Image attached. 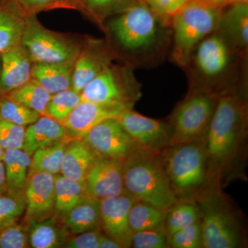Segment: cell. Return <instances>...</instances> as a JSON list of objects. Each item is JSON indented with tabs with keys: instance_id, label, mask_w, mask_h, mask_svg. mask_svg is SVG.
<instances>
[{
	"instance_id": "cell-1",
	"label": "cell",
	"mask_w": 248,
	"mask_h": 248,
	"mask_svg": "<svg viewBox=\"0 0 248 248\" xmlns=\"http://www.w3.org/2000/svg\"><path fill=\"white\" fill-rule=\"evenodd\" d=\"M246 99L234 89L219 93L205 138L209 177L221 185L240 162L247 136Z\"/></svg>"
},
{
	"instance_id": "cell-2",
	"label": "cell",
	"mask_w": 248,
	"mask_h": 248,
	"mask_svg": "<svg viewBox=\"0 0 248 248\" xmlns=\"http://www.w3.org/2000/svg\"><path fill=\"white\" fill-rule=\"evenodd\" d=\"M125 193L136 201L166 210L179 200L173 191L161 154L138 151L124 161Z\"/></svg>"
},
{
	"instance_id": "cell-3",
	"label": "cell",
	"mask_w": 248,
	"mask_h": 248,
	"mask_svg": "<svg viewBox=\"0 0 248 248\" xmlns=\"http://www.w3.org/2000/svg\"><path fill=\"white\" fill-rule=\"evenodd\" d=\"M170 184L178 199L195 202L210 185L204 138L170 145L161 153Z\"/></svg>"
},
{
	"instance_id": "cell-4",
	"label": "cell",
	"mask_w": 248,
	"mask_h": 248,
	"mask_svg": "<svg viewBox=\"0 0 248 248\" xmlns=\"http://www.w3.org/2000/svg\"><path fill=\"white\" fill-rule=\"evenodd\" d=\"M204 248H237L244 245L239 218L220 189L212 184L197 195Z\"/></svg>"
},
{
	"instance_id": "cell-5",
	"label": "cell",
	"mask_w": 248,
	"mask_h": 248,
	"mask_svg": "<svg viewBox=\"0 0 248 248\" xmlns=\"http://www.w3.org/2000/svg\"><path fill=\"white\" fill-rule=\"evenodd\" d=\"M223 11L205 0H190L171 17L174 62L182 66L190 63L197 46L218 29Z\"/></svg>"
},
{
	"instance_id": "cell-6",
	"label": "cell",
	"mask_w": 248,
	"mask_h": 248,
	"mask_svg": "<svg viewBox=\"0 0 248 248\" xmlns=\"http://www.w3.org/2000/svg\"><path fill=\"white\" fill-rule=\"evenodd\" d=\"M219 93L195 88L180 103L170 122L171 145L205 138Z\"/></svg>"
},
{
	"instance_id": "cell-7",
	"label": "cell",
	"mask_w": 248,
	"mask_h": 248,
	"mask_svg": "<svg viewBox=\"0 0 248 248\" xmlns=\"http://www.w3.org/2000/svg\"><path fill=\"white\" fill-rule=\"evenodd\" d=\"M161 19L146 2L137 1L111 21L110 29L124 48L140 53L156 43Z\"/></svg>"
},
{
	"instance_id": "cell-8",
	"label": "cell",
	"mask_w": 248,
	"mask_h": 248,
	"mask_svg": "<svg viewBox=\"0 0 248 248\" xmlns=\"http://www.w3.org/2000/svg\"><path fill=\"white\" fill-rule=\"evenodd\" d=\"M81 101L112 104L133 109L141 97V85L130 68L107 65L85 86Z\"/></svg>"
},
{
	"instance_id": "cell-9",
	"label": "cell",
	"mask_w": 248,
	"mask_h": 248,
	"mask_svg": "<svg viewBox=\"0 0 248 248\" xmlns=\"http://www.w3.org/2000/svg\"><path fill=\"white\" fill-rule=\"evenodd\" d=\"M21 45L34 63H63L78 58L74 46L42 27L33 17L25 21Z\"/></svg>"
},
{
	"instance_id": "cell-10",
	"label": "cell",
	"mask_w": 248,
	"mask_h": 248,
	"mask_svg": "<svg viewBox=\"0 0 248 248\" xmlns=\"http://www.w3.org/2000/svg\"><path fill=\"white\" fill-rule=\"evenodd\" d=\"M99 157L125 161L138 151L118 118L103 121L82 138Z\"/></svg>"
},
{
	"instance_id": "cell-11",
	"label": "cell",
	"mask_w": 248,
	"mask_h": 248,
	"mask_svg": "<svg viewBox=\"0 0 248 248\" xmlns=\"http://www.w3.org/2000/svg\"><path fill=\"white\" fill-rule=\"evenodd\" d=\"M117 118L138 151L161 154L170 146L172 130L170 123L140 115L132 109L124 110Z\"/></svg>"
},
{
	"instance_id": "cell-12",
	"label": "cell",
	"mask_w": 248,
	"mask_h": 248,
	"mask_svg": "<svg viewBox=\"0 0 248 248\" xmlns=\"http://www.w3.org/2000/svg\"><path fill=\"white\" fill-rule=\"evenodd\" d=\"M235 50L218 29L197 46L191 59L197 73L205 79H218L229 70Z\"/></svg>"
},
{
	"instance_id": "cell-13",
	"label": "cell",
	"mask_w": 248,
	"mask_h": 248,
	"mask_svg": "<svg viewBox=\"0 0 248 248\" xmlns=\"http://www.w3.org/2000/svg\"><path fill=\"white\" fill-rule=\"evenodd\" d=\"M26 208L23 222L42 221L55 211V175L38 172L29 176L24 190Z\"/></svg>"
},
{
	"instance_id": "cell-14",
	"label": "cell",
	"mask_w": 248,
	"mask_h": 248,
	"mask_svg": "<svg viewBox=\"0 0 248 248\" xmlns=\"http://www.w3.org/2000/svg\"><path fill=\"white\" fill-rule=\"evenodd\" d=\"M123 164L118 160L98 157L84 181L88 196L101 201L125 193Z\"/></svg>"
},
{
	"instance_id": "cell-15",
	"label": "cell",
	"mask_w": 248,
	"mask_h": 248,
	"mask_svg": "<svg viewBox=\"0 0 248 248\" xmlns=\"http://www.w3.org/2000/svg\"><path fill=\"white\" fill-rule=\"evenodd\" d=\"M135 201L125 192L99 201L101 229L122 248H131L133 232L129 226L128 214Z\"/></svg>"
},
{
	"instance_id": "cell-16",
	"label": "cell",
	"mask_w": 248,
	"mask_h": 248,
	"mask_svg": "<svg viewBox=\"0 0 248 248\" xmlns=\"http://www.w3.org/2000/svg\"><path fill=\"white\" fill-rule=\"evenodd\" d=\"M125 110L128 109L121 106L81 101L62 124L70 140H81L97 124L117 118Z\"/></svg>"
},
{
	"instance_id": "cell-17",
	"label": "cell",
	"mask_w": 248,
	"mask_h": 248,
	"mask_svg": "<svg viewBox=\"0 0 248 248\" xmlns=\"http://www.w3.org/2000/svg\"><path fill=\"white\" fill-rule=\"evenodd\" d=\"M0 96H2L32 79V61L21 44L0 54Z\"/></svg>"
},
{
	"instance_id": "cell-18",
	"label": "cell",
	"mask_w": 248,
	"mask_h": 248,
	"mask_svg": "<svg viewBox=\"0 0 248 248\" xmlns=\"http://www.w3.org/2000/svg\"><path fill=\"white\" fill-rule=\"evenodd\" d=\"M63 124L47 115H42L26 128L22 149L29 156L37 150L59 142L69 141Z\"/></svg>"
},
{
	"instance_id": "cell-19",
	"label": "cell",
	"mask_w": 248,
	"mask_h": 248,
	"mask_svg": "<svg viewBox=\"0 0 248 248\" xmlns=\"http://www.w3.org/2000/svg\"><path fill=\"white\" fill-rule=\"evenodd\" d=\"M98 157L83 139L70 140L62 159L61 174L72 180L85 181Z\"/></svg>"
},
{
	"instance_id": "cell-20",
	"label": "cell",
	"mask_w": 248,
	"mask_h": 248,
	"mask_svg": "<svg viewBox=\"0 0 248 248\" xmlns=\"http://www.w3.org/2000/svg\"><path fill=\"white\" fill-rule=\"evenodd\" d=\"M226 9L217 29L235 50H246L248 45V3L232 5Z\"/></svg>"
},
{
	"instance_id": "cell-21",
	"label": "cell",
	"mask_w": 248,
	"mask_h": 248,
	"mask_svg": "<svg viewBox=\"0 0 248 248\" xmlns=\"http://www.w3.org/2000/svg\"><path fill=\"white\" fill-rule=\"evenodd\" d=\"M75 61L35 63L32 65V79L51 94L71 89Z\"/></svg>"
},
{
	"instance_id": "cell-22",
	"label": "cell",
	"mask_w": 248,
	"mask_h": 248,
	"mask_svg": "<svg viewBox=\"0 0 248 248\" xmlns=\"http://www.w3.org/2000/svg\"><path fill=\"white\" fill-rule=\"evenodd\" d=\"M24 223L28 227L30 248H63L71 236L61 222L54 216L42 221H29Z\"/></svg>"
},
{
	"instance_id": "cell-23",
	"label": "cell",
	"mask_w": 248,
	"mask_h": 248,
	"mask_svg": "<svg viewBox=\"0 0 248 248\" xmlns=\"http://www.w3.org/2000/svg\"><path fill=\"white\" fill-rule=\"evenodd\" d=\"M70 235L101 229L99 201L87 197L60 221Z\"/></svg>"
},
{
	"instance_id": "cell-24",
	"label": "cell",
	"mask_w": 248,
	"mask_h": 248,
	"mask_svg": "<svg viewBox=\"0 0 248 248\" xmlns=\"http://www.w3.org/2000/svg\"><path fill=\"white\" fill-rule=\"evenodd\" d=\"M31 156L20 148L4 150L2 161L8 192L24 194L29 178Z\"/></svg>"
},
{
	"instance_id": "cell-25",
	"label": "cell",
	"mask_w": 248,
	"mask_h": 248,
	"mask_svg": "<svg viewBox=\"0 0 248 248\" xmlns=\"http://www.w3.org/2000/svg\"><path fill=\"white\" fill-rule=\"evenodd\" d=\"M55 195L53 216L60 221L70 210L89 197L84 181L72 180L62 174L55 175Z\"/></svg>"
},
{
	"instance_id": "cell-26",
	"label": "cell",
	"mask_w": 248,
	"mask_h": 248,
	"mask_svg": "<svg viewBox=\"0 0 248 248\" xmlns=\"http://www.w3.org/2000/svg\"><path fill=\"white\" fill-rule=\"evenodd\" d=\"M8 0L0 1V54L20 45L25 21Z\"/></svg>"
},
{
	"instance_id": "cell-27",
	"label": "cell",
	"mask_w": 248,
	"mask_h": 248,
	"mask_svg": "<svg viewBox=\"0 0 248 248\" xmlns=\"http://www.w3.org/2000/svg\"><path fill=\"white\" fill-rule=\"evenodd\" d=\"M108 64L107 56L104 54L91 52L81 53L73 65L72 89L81 93L85 86Z\"/></svg>"
},
{
	"instance_id": "cell-28",
	"label": "cell",
	"mask_w": 248,
	"mask_h": 248,
	"mask_svg": "<svg viewBox=\"0 0 248 248\" xmlns=\"http://www.w3.org/2000/svg\"><path fill=\"white\" fill-rule=\"evenodd\" d=\"M165 214L166 210L145 202L135 201L129 210V226L133 232L144 231H164Z\"/></svg>"
},
{
	"instance_id": "cell-29",
	"label": "cell",
	"mask_w": 248,
	"mask_h": 248,
	"mask_svg": "<svg viewBox=\"0 0 248 248\" xmlns=\"http://www.w3.org/2000/svg\"><path fill=\"white\" fill-rule=\"evenodd\" d=\"M201 220V212L195 202L179 200L166 210L164 232L168 236Z\"/></svg>"
},
{
	"instance_id": "cell-30",
	"label": "cell",
	"mask_w": 248,
	"mask_h": 248,
	"mask_svg": "<svg viewBox=\"0 0 248 248\" xmlns=\"http://www.w3.org/2000/svg\"><path fill=\"white\" fill-rule=\"evenodd\" d=\"M69 141L59 142L37 150L31 156L29 177L38 172L50 173L54 175L61 174L62 159Z\"/></svg>"
},
{
	"instance_id": "cell-31",
	"label": "cell",
	"mask_w": 248,
	"mask_h": 248,
	"mask_svg": "<svg viewBox=\"0 0 248 248\" xmlns=\"http://www.w3.org/2000/svg\"><path fill=\"white\" fill-rule=\"evenodd\" d=\"M6 95L10 99L35 110L41 115H46L47 105L52 97L50 93L32 79Z\"/></svg>"
},
{
	"instance_id": "cell-32",
	"label": "cell",
	"mask_w": 248,
	"mask_h": 248,
	"mask_svg": "<svg viewBox=\"0 0 248 248\" xmlns=\"http://www.w3.org/2000/svg\"><path fill=\"white\" fill-rule=\"evenodd\" d=\"M139 0H62L60 4L75 5L97 19L120 14Z\"/></svg>"
},
{
	"instance_id": "cell-33",
	"label": "cell",
	"mask_w": 248,
	"mask_h": 248,
	"mask_svg": "<svg viewBox=\"0 0 248 248\" xmlns=\"http://www.w3.org/2000/svg\"><path fill=\"white\" fill-rule=\"evenodd\" d=\"M40 113L6 95L0 96V118L21 126L27 127L41 117Z\"/></svg>"
},
{
	"instance_id": "cell-34",
	"label": "cell",
	"mask_w": 248,
	"mask_h": 248,
	"mask_svg": "<svg viewBox=\"0 0 248 248\" xmlns=\"http://www.w3.org/2000/svg\"><path fill=\"white\" fill-rule=\"evenodd\" d=\"M81 102V94L72 88L52 94L46 107V115L62 122Z\"/></svg>"
},
{
	"instance_id": "cell-35",
	"label": "cell",
	"mask_w": 248,
	"mask_h": 248,
	"mask_svg": "<svg viewBox=\"0 0 248 248\" xmlns=\"http://www.w3.org/2000/svg\"><path fill=\"white\" fill-rule=\"evenodd\" d=\"M25 208L24 194H0V231L19 221L24 217Z\"/></svg>"
},
{
	"instance_id": "cell-36",
	"label": "cell",
	"mask_w": 248,
	"mask_h": 248,
	"mask_svg": "<svg viewBox=\"0 0 248 248\" xmlns=\"http://www.w3.org/2000/svg\"><path fill=\"white\" fill-rule=\"evenodd\" d=\"M201 221V220H200ZM197 221L190 226L168 236L169 246L173 248H203L202 226L201 221Z\"/></svg>"
},
{
	"instance_id": "cell-37",
	"label": "cell",
	"mask_w": 248,
	"mask_h": 248,
	"mask_svg": "<svg viewBox=\"0 0 248 248\" xmlns=\"http://www.w3.org/2000/svg\"><path fill=\"white\" fill-rule=\"evenodd\" d=\"M29 232L25 223H15L0 231V248H29Z\"/></svg>"
},
{
	"instance_id": "cell-38",
	"label": "cell",
	"mask_w": 248,
	"mask_h": 248,
	"mask_svg": "<svg viewBox=\"0 0 248 248\" xmlns=\"http://www.w3.org/2000/svg\"><path fill=\"white\" fill-rule=\"evenodd\" d=\"M26 128L0 118V147L3 150L22 149Z\"/></svg>"
},
{
	"instance_id": "cell-39",
	"label": "cell",
	"mask_w": 248,
	"mask_h": 248,
	"mask_svg": "<svg viewBox=\"0 0 248 248\" xmlns=\"http://www.w3.org/2000/svg\"><path fill=\"white\" fill-rule=\"evenodd\" d=\"M131 247L135 248H169V239L162 231H144L133 232Z\"/></svg>"
},
{
	"instance_id": "cell-40",
	"label": "cell",
	"mask_w": 248,
	"mask_h": 248,
	"mask_svg": "<svg viewBox=\"0 0 248 248\" xmlns=\"http://www.w3.org/2000/svg\"><path fill=\"white\" fill-rule=\"evenodd\" d=\"M102 234L100 229H94L71 235L63 248H99V241Z\"/></svg>"
},
{
	"instance_id": "cell-41",
	"label": "cell",
	"mask_w": 248,
	"mask_h": 248,
	"mask_svg": "<svg viewBox=\"0 0 248 248\" xmlns=\"http://www.w3.org/2000/svg\"><path fill=\"white\" fill-rule=\"evenodd\" d=\"M164 19H171L190 0H142Z\"/></svg>"
},
{
	"instance_id": "cell-42",
	"label": "cell",
	"mask_w": 248,
	"mask_h": 248,
	"mask_svg": "<svg viewBox=\"0 0 248 248\" xmlns=\"http://www.w3.org/2000/svg\"><path fill=\"white\" fill-rule=\"evenodd\" d=\"M21 14H30L47 7L60 4L62 0H9Z\"/></svg>"
},
{
	"instance_id": "cell-43",
	"label": "cell",
	"mask_w": 248,
	"mask_h": 248,
	"mask_svg": "<svg viewBox=\"0 0 248 248\" xmlns=\"http://www.w3.org/2000/svg\"><path fill=\"white\" fill-rule=\"evenodd\" d=\"M209 4L219 9H224L232 5L248 4V0H205Z\"/></svg>"
},
{
	"instance_id": "cell-44",
	"label": "cell",
	"mask_w": 248,
	"mask_h": 248,
	"mask_svg": "<svg viewBox=\"0 0 248 248\" xmlns=\"http://www.w3.org/2000/svg\"><path fill=\"white\" fill-rule=\"evenodd\" d=\"M99 248H122V246L110 236L102 234L99 241Z\"/></svg>"
},
{
	"instance_id": "cell-45",
	"label": "cell",
	"mask_w": 248,
	"mask_h": 248,
	"mask_svg": "<svg viewBox=\"0 0 248 248\" xmlns=\"http://www.w3.org/2000/svg\"><path fill=\"white\" fill-rule=\"evenodd\" d=\"M6 192H8V190L5 178L4 166L2 160H0V194Z\"/></svg>"
},
{
	"instance_id": "cell-46",
	"label": "cell",
	"mask_w": 248,
	"mask_h": 248,
	"mask_svg": "<svg viewBox=\"0 0 248 248\" xmlns=\"http://www.w3.org/2000/svg\"><path fill=\"white\" fill-rule=\"evenodd\" d=\"M3 155H4V150L0 147V160H2Z\"/></svg>"
},
{
	"instance_id": "cell-47",
	"label": "cell",
	"mask_w": 248,
	"mask_h": 248,
	"mask_svg": "<svg viewBox=\"0 0 248 248\" xmlns=\"http://www.w3.org/2000/svg\"><path fill=\"white\" fill-rule=\"evenodd\" d=\"M139 1H142V0H139Z\"/></svg>"
},
{
	"instance_id": "cell-48",
	"label": "cell",
	"mask_w": 248,
	"mask_h": 248,
	"mask_svg": "<svg viewBox=\"0 0 248 248\" xmlns=\"http://www.w3.org/2000/svg\"><path fill=\"white\" fill-rule=\"evenodd\" d=\"M0 58H1V57H0ZM0 69H1V68H0Z\"/></svg>"
},
{
	"instance_id": "cell-49",
	"label": "cell",
	"mask_w": 248,
	"mask_h": 248,
	"mask_svg": "<svg viewBox=\"0 0 248 248\" xmlns=\"http://www.w3.org/2000/svg\"><path fill=\"white\" fill-rule=\"evenodd\" d=\"M0 1H1V0H0Z\"/></svg>"
}]
</instances>
